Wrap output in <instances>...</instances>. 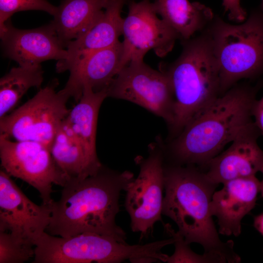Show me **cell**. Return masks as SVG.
Segmentation results:
<instances>
[{"instance_id": "ffe728a7", "label": "cell", "mask_w": 263, "mask_h": 263, "mask_svg": "<svg viewBox=\"0 0 263 263\" xmlns=\"http://www.w3.org/2000/svg\"><path fill=\"white\" fill-rule=\"evenodd\" d=\"M153 5L157 14L177 34L180 40L190 39L204 30L215 16L208 7L188 0H155Z\"/></svg>"}, {"instance_id": "44dd1931", "label": "cell", "mask_w": 263, "mask_h": 263, "mask_svg": "<svg viewBox=\"0 0 263 263\" xmlns=\"http://www.w3.org/2000/svg\"><path fill=\"white\" fill-rule=\"evenodd\" d=\"M50 151L56 165L68 179L85 178L98 171L91 167L81 142L66 119L52 141Z\"/></svg>"}, {"instance_id": "e0dca14e", "label": "cell", "mask_w": 263, "mask_h": 263, "mask_svg": "<svg viewBox=\"0 0 263 263\" xmlns=\"http://www.w3.org/2000/svg\"><path fill=\"white\" fill-rule=\"evenodd\" d=\"M127 0H109L95 24L84 35L67 45L65 58L57 61L56 64V71L58 73L69 71L92 53L119 41V37L122 35L124 21L121 12Z\"/></svg>"}, {"instance_id": "7a4b0ae2", "label": "cell", "mask_w": 263, "mask_h": 263, "mask_svg": "<svg viewBox=\"0 0 263 263\" xmlns=\"http://www.w3.org/2000/svg\"><path fill=\"white\" fill-rule=\"evenodd\" d=\"M165 196L162 214L176 224L179 233L190 244H200L206 254L218 263H238L234 242L220 239L210 205L219 184L192 165H164Z\"/></svg>"}, {"instance_id": "7402d4cb", "label": "cell", "mask_w": 263, "mask_h": 263, "mask_svg": "<svg viewBox=\"0 0 263 263\" xmlns=\"http://www.w3.org/2000/svg\"><path fill=\"white\" fill-rule=\"evenodd\" d=\"M41 64L12 68L0 79V118L8 114L31 88H39L43 80Z\"/></svg>"}, {"instance_id": "cb8c5ba5", "label": "cell", "mask_w": 263, "mask_h": 263, "mask_svg": "<svg viewBox=\"0 0 263 263\" xmlns=\"http://www.w3.org/2000/svg\"><path fill=\"white\" fill-rule=\"evenodd\" d=\"M57 9L47 0H0V33L11 17L18 12L40 10L54 16Z\"/></svg>"}, {"instance_id": "603a6c76", "label": "cell", "mask_w": 263, "mask_h": 263, "mask_svg": "<svg viewBox=\"0 0 263 263\" xmlns=\"http://www.w3.org/2000/svg\"><path fill=\"white\" fill-rule=\"evenodd\" d=\"M35 246L0 230V263H22L35 256Z\"/></svg>"}, {"instance_id": "2e32d148", "label": "cell", "mask_w": 263, "mask_h": 263, "mask_svg": "<svg viewBox=\"0 0 263 263\" xmlns=\"http://www.w3.org/2000/svg\"><path fill=\"white\" fill-rule=\"evenodd\" d=\"M123 53L122 42L119 40L89 55L69 70L63 89L77 102L85 87L95 92L108 89L123 69Z\"/></svg>"}, {"instance_id": "ba28073f", "label": "cell", "mask_w": 263, "mask_h": 263, "mask_svg": "<svg viewBox=\"0 0 263 263\" xmlns=\"http://www.w3.org/2000/svg\"><path fill=\"white\" fill-rule=\"evenodd\" d=\"M0 158L3 169L38 190L42 204L46 206L54 201L53 185L63 187L68 180L56 165L50 148L39 142L0 136Z\"/></svg>"}, {"instance_id": "7c38bea8", "label": "cell", "mask_w": 263, "mask_h": 263, "mask_svg": "<svg viewBox=\"0 0 263 263\" xmlns=\"http://www.w3.org/2000/svg\"><path fill=\"white\" fill-rule=\"evenodd\" d=\"M49 205L32 202L3 169L0 171V230L33 244L48 226Z\"/></svg>"}, {"instance_id": "d4e9b609", "label": "cell", "mask_w": 263, "mask_h": 263, "mask_svg": "<svg viewBox=\"0 0 263 263\" xmlns=\"http://www.w3.org/2000/svg\"><path fill=\"white\" fill-rule=\"evenodd\" d=\"M165 232L174 240L175 251L168 256L167 263H218L213 257L204 253L199 255L194 252L190 248L184 237L178 231H175L169 224H164Z\"/></svg>"}, {"instance_id": "83f0119b", "label": "cell", "mask_w": 263, "mask_h": 263, "mask_svg": "<svg viewBox=\"0 0 263 263\" xmlns=\"http://www.w3.org/2000/svg\"><path fill=\"white\" fill-rule=\"evenodd\" d=\"M253 225L255 229L263 236V212L254 217Z\"/></svg>"}, {"instance_id": "8992f818", "label": "cell", "mask_w": 263, "mask_h": 263, "mask_svg": "<svg viewBox=\"0 0 263 263\" xmlns=\"http://www.w3.org/2000/svg\"><path fill=\"white\" fill-rule=\"evenodd\" d=\"M34 244V263H145L151 255L148 244L130 245L89 233L64 238L44 231Z\"/></svg>"}, {"instance_id": "6da1fadb", "label": "cell", "mask_w": 263, "mask_h": 263, "mask_svg": "<svg viewBox=\"0 0 263 263\" xmlns=\"http://www.w3.org/2000/svg\"><path fill=\"white\" fill-rule=\"evenodd\" d=\"M133 179L129 171L119 172L102 166L85 178L68 179L60 199L49 205L45 232L64 238L94 233L126 243V233L116 224L115 217L120 193Z\"/></svg>"}, {"instance_id": "4316f807", "label": "cell", "mask_w": 263, "mask_h": 263, "mask_svg": "<svg viewBox=\"0 0 263 263\" xmlns=\"http://www.w3.org/2000/svg\"><path fill=\"white\" fill-rule=\"evenodd\" d=\"M252 116L254 123L263 135V96L259 100H256L252 110Z\"/></svg>"}, {"instance_id": "ac0fdd59", "label": "cell", "mask_w": 263, "mask_h": 263, "mask_svg": "<svg viewBox=\"0 0 263 263\" xmlns=\"http://www.w3.org/2000/svg\"><path fill=\"white\" fill-rule=\"evenodd\" d=\"M107 96V89L98 92L85 87L76 104L66 120L81 142L92 168L96 171L103 166L96 150L97 122L100 106Z\"/></svg>"}, {"instance_id": "d6986e66", "label": "cell", "mask_w": 263, "mask_h": 263, "mask_svg": "<svg viewBox=\"0 0 263 263\" xmlns=\"http://www.w3.org/2000/svg\"><path fill=\"white\" fill-rule=\"evenodd\" d=\"M110 0H63L50 24L66 49L98 21Z\"/></svg>"}, {"instance_id": "5b68a950", "label": "cell", "mask_w": 263, "mask_h": 263, "mask_svg": "<svg viewBox=\"0 0 263 263\" xmlns=\"http://www.w3.org/2000/svg\"><path fill=\"white\" fill-rule=\"evenodd\" d=\"M205 29L218 65L221 95L240 80L263 75V11L260 8L240 24L215 15Z\"/></svg>"}, {"instance_id": "52a82bcc", "label": "cell", "mask_w": 263, "mask_h": 263, "mask_svg": "<svg viewBox=\"0 0 263 263\" xmlns=\"http://www.w3.org/2000/svg\"><path fill=\"white\" fill-rule=\"evenodd\" d=\"M56 83L40 89L31 99L0 118V136L17 141H33L50 149L53 139L70 110V97Z\"/></svg>"}, {"instance_id": "3957f363", "label": "cell", "mask_w": 263, "mask_h": 263, "mask_svg": "<svg viewBox=\"0 0 263 263\" xmlns=\"http://www.w3.org/2000/svg\"><path fill=\"white\" fill-rule=\"evenodd\" d=\"M258 88L235 84L197 114L172 142L175 165L204 167L226 145L256 126L252 116Z\"/></svg>"}, {"instance_id": "9c48e42d", "label": "cell", "mask_w": 263, "mask_h": 263, "mask_svg": "<svg viewBox=\"0 0 263 263\" xmlns=\"http://www.w3.org/2000/svg\"><path fill=\"white\" fill-rule=\"evenodd\" d=\"M107 96L137 104L169 126L173 122L174 96L170 81L165 72L152 69L144 61L124 67L108 88Z\"/></svg>"}, {"instance_id": "484cf974", "label": "cell", "mask_w": 263, "mask_h": 263, "mask_svg": "<svg viewBox=\"0 0 263 263\" xmlns=\"http://www.w3.org/2000/svg\"><path fill=\"white\" fill-rule=\"evenodd\" d=\"M225 11L228 13V19L236 22H243L246 19L247 13L242 7L240 0H222Z\"/></svg>"}, {"instance_id": "9a60e30c", "label": "cell", "mask_w": 263, "mask_h": 263, "mask_svg": "<svg viewBox=\"0 0 263 263\" xmlns=\"http://www.w3.org/2000/svg\"><path fill=\"white\" fill-rule=\"evenodd\" d=\"M261 133L255 126L241 134L225 151L210 160L204 172L219 184L237 178L256 176L263 166V150L257 143Z\"/></svg>"}, {"instance_id": "30bf717a", "label": "cell", "mask_w": 263, "mask_h": 263, "mask_svg": "<svg viewBox=\"0 0 263 263\" xmlns=\"http://www.w3.org/2000/svg\"><path fill=\"white\" fill-rule=\"evenodd\" d=\"M147 158L135 159L140 167L137 177L126 189L125 207L131 219V227L142 239L152 229L161 215L165 191L164 158L161 149L151 146Z\"/></svg>"}, {"instance_id": "5bb4252c", "label": "cell", "mask_w": 263, "mask_h": 263, "mask_svg": "<svg viewBox=\"0 0 263 263\" xmlns=\"http://www.w3.org/2000/svg\"><path fill=\"white\" fill-rule=\"evenodd\" d=\"M223 184V188L213 194L210 213L217 219L219 233L238 237L241 233L242 220L256 205L260 181L256 176H252Z\"/></svg>"}, {"instance_id": "277c9868", "label": "cell", "mask_w": 263, "mask_h": 263, "mask_svg": "<svg viewBox=\"0 0 263 263\" xmlns=\"http://www.w3.org/2000/svg\"><path fill=\"white\" fill-rule=\"evenodd\" d=\"M182 51L173 62L160 64L172 87L174 105L170 126L179 134L200 111L221 95L219 69L210 37L204 29L181 40Z\"/></svg>"}, {"instance_id": "8fae6325", "label": "cell", "mask_w": 263, "mask_h": 263, "mask_svg": "<svg viewBox=\"0 0 263 263\" xmlns=\"http://www.w3.org/2000/svg\"><path fill=\"white\" fill-rule=\"evenodd\" d=\"M128 7L122 28V68L131 62L143 61L151 50L160 57L170 53L179 36L158 17L153 3L150 0H131Z\"/></svg>"}, {"instance_id": "f1b7e54d", "label": "cell", "mask_w": 263, "mask_h": 263, "mask_svg": "<svg viewBox=\"0 0 263 263\" xmlns=\"http://www.w3.org/2000/svg\"><path fill=\"white\" fill-rule=\"evenodd\" d=\"M263 174V179L261 181H260V193L263 198V166L261 168L260 171Z\"/></svg>"}, {"instance_id": "4fadbf2b", "label": "cell", "mask_w": 263, "mask_h": 263, "mask_svg": "<svg viewBox=\"0 0 263 263\" xmlns=\"http://www.w3.org/2000/svg\"><path fill=\"white\" fill-rule=\"evenodd\" d=\"M0 37L4 54L19 66L41 64L52 59L61 61L67 55L65 48L50 24L23 30L14 27L9 19Z\"/></svg>"}, {"instance_id": "f546056e", "label": "cell", "mask_w": 263, "mask_h": 263, "mask_svg": "<svg viewBox=\"0 0 263 263\" xmlns=\"http://www.w3.org/2000/svg\"><path fill=\"white\" fill-rule=\"evenodd\" d=\"M260 8L263 11V0H261V6H260Z\"/></svg>"}]
</instances>
